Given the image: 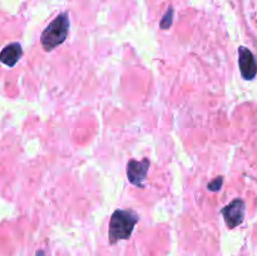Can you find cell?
Listing matches in <instances>:
<instances>
[{
  "instance_id": "1",
  "label": "cell",
  "mask_w": 257,
  "mask_h": 256,
  "mask_svg": "<svg viewBox=\"0 0 257 256\" xmlns=\"http://www.w3.org/2000/svg\"><path fill=\"white\" fill-rule=\"evenodd\" d=\"M140 216L133 210H115L109 221V242L112 245L131 237Z\"/></svg>"
},
{
  "instance_id": "2",
  "label": "cell",
  "mask_w": 257,
  "mask_h": 256,
  "mask_svg": "<svg viewBox=\"0 0 257 256\" xmlns=\"http://www.w3.org/2000/svg\"><path fill=\"white\" fill-rule=\"evenodd\" d=\"M69 27L70 22L68 13H62L57 18H54V20L43 30L42 37H40V42L44 50L52 52L54 48L63 44L68 38Z\"/></svg>"
},
{
  "instance_id": "3",
  "label": "cell",
  "mask_w": 257,
  "mask_h": 256,
  "mask_svg": "<svg viewBox=\"0 0 257 256\" xmlns=\"http://www.w3.org/2000/svg\"><path fill=\"white\" fill-rule=\"evenodd\" d=\"M228 228H235L242 223L245 218V202L241 198H235L221 210Z\"/></svg>"
},
{
  "instance_id": "4",
  "label": "cell",
  "mask_w": 257,
  "mask_h": 256,
  "mask_svg": "<svg viewBox=\"0 0 257 256\" xmlns=\"http://www.w3.org/2000/svg\"><path fill=\"white\" fill-rule=\"evenodd\" d=\"M151 161L148 158H143L142 161L131 160L127 163V177L128 181L132 183L133 186L137 187H145L143 182H145L146 177H147L148 168H150Z\"/></svg>"
},
{
  "instance_id": "5",
  "label": "cell",
  "mask_w": 257,
  "mask_h": 256,
  "mask_svg": "<svg viewBox=\"0 0 257 256\" xmlns=\"http://www.w3.org/2000/svg\"><path fill=\"white\" fill-rule=\"evenodd\" d=\"M238 65H240L241 75L243 79L251 80L256 77L257 62L251 50H248L247 48H238Z\"/></svg>"
},
{
  "instance_id": "6",
  "label": "cell",
  "mask_w": 257,
  "mask_h": 256,
  "mask_svg": "<svg viewBox=\"0 0 257 256\" xmlns=\"http://www.w3.org/2000/svg\"><path fill=\"white\" fill-rule=\"evenodd\" d=\"M23 55L22 45L19 43H10L0 52V62L8 67H14Z\"/></svg>"
},
{
  "instance_id": "7",
  "label": "cell",
  "mask_w": 257,
  "mask_h": 256,
  "mask_svg": "<svg viewBox=\"0 0 257 256\" xmlns=\"http://www.w3.org/2000/svg\"><path fill=\"white\" fill-rule=\"evenodd\" d=\"M173 14H175V10H173V8L172 7H168V9L166 10L165 15H163V18H162V19H161V23H160L161 29L167 30V29H170L171 27H172V24H173Z\"/></svg>"
},
{
  "instance_id": "8",
  "label": "cell",
  "mask_w": 257,
  "mask_h": 256,
  "mask_svg": "<svg viewBox=\"0 0 257 256\" xmlns=\"http://www.w3.org/2000/svg\"><path fill=\"white\" fill-rule=\"evenodd\" d=\"M222 183H223V177L222 176H218V177H216L215 180H212L210 183H208L207 190L212 191V192H217V191H220L221 187H222Z\"/></svg>"
},
{
  "instance_id": "9",
  "label": "cell",
  "mask_w": 257,
  "mask_h": 256,
  "mask_svg": "<svg viewBox=\"0 0 257 256\" xmlns=\"http://www.w3.org/2000/svg\"><path fill=\"white\" fill-rule=\"evenodd\" d=\"M37 256H45V255H44V252H43V251H38Z\"/></svg>"
}]
</instances>
